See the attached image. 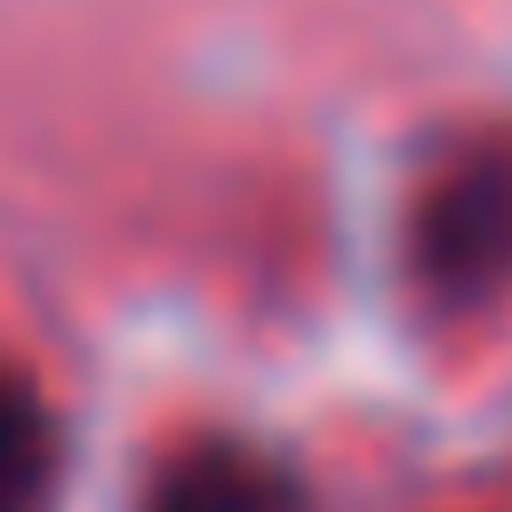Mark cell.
<instances>
[{
	"instance_id": "3",
	"label": "cell",
	"mask_w": 512,
	"mask_h": 512,
	"mask_svg": "<svg viewBox=\"0 0 512 512\" xmlns=\"http://www.w3.org/2000/svg\"><path fill=\"white\" fill-rule=\"evenodd\" d=\"M64 505V421L50 393L0 365V512H57Z\"/></svg>"
},
{
	"instance_id": "1",
	"label": "cell",
	"mask_w": 512,
	"mask_h": 512,
	"mask_svg": "<svg viewBox=\"0 0 512 512\" xmlns=\"http://www.w3.org/2000/svg\"><path fill=\"white\" fill-rule=\"evenodd\" d=\"M407 274L428 309H477L512 281V134L463 141L407 211Z\"/></svg>"
},
{
	"instance_id": "2",
	"label": "cell",
	"mask_w": 512,
	"mask_h": 512,
	"mask_svg": "<svg viewBox=\"0 0 512 512\" xmlns=\"http://www.w3.org/2000/svg\"><path fill=\"white\" fill-rule=\"evenodd\" d=\"M134 512H309L295 470L239 435H197L155 463Z\"/></svg>"
}]
</instances>
